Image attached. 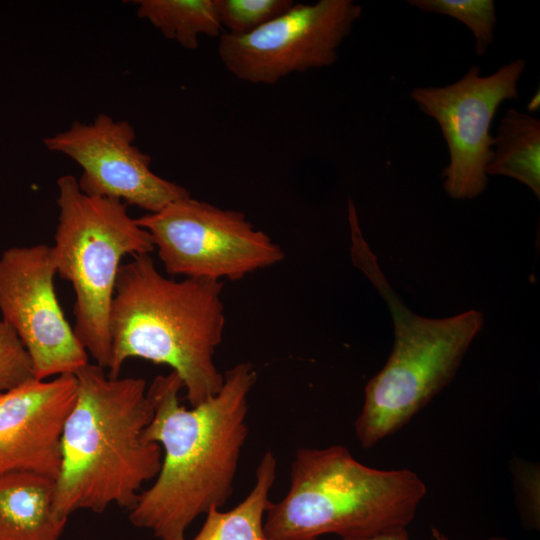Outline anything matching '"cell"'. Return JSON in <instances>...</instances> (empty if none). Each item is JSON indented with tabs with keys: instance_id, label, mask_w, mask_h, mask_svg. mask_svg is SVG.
<instances>
[{
	"instance_id": "obj_1",
	"label": "cell",
	"mask_w": 540,
	"mask_h": 540,
	"mask_svg": "<svg viewBox=\"0 0 540 540\" xmlns=\"http://www.w3.org/2000/svg\"><path fill=\"white\" fill-rule=\"evenodd\" d=\"M256 379L251 363L236 364L224 373L215 396L187 408L175 372L154 378L147 389L153 415L144 438L160 445L162 461L129 510L131 524L158 540H185L199 516L225 505L249 433L248 400Z\"/></svg>"
},
{
	"instance_id": "obj_2",
	"label": "cell",
	"mask_w": 540,
	"mask_h": 540,
	"mask_svg": "<svg viewBox=\"0 0 540 540\" xmlns=\"http://www.w3.org/2000/svg\"><path fill=\"white\" fill-rule=\"evenodd\" d=\"M105 370L88 363L75 373L77 395L62 430L53 499L63 519L111 505L131 510L160 470L161 447L144 438L153 415L146 381Z\"/></svg>"
},
{
	"instance_id": "obj_3",
	"label": "cell",
	"mask_w": 540,
	"mask_h": 540,
	"mask_svg": "<svg viewBox=\"0 0 540 540\" xmlns=\"http://www.w3.org/2000/svg\"><path fill=\"white\" fill-rule=\"evenodd\" d=\"M223 283L164 276L150 254L121 265L109 316L110 377L140 358L169 366L190 406L215 396L224 382L214 361L225 328Z\"/></svg>"
},
{
	"instance_id": "obj_4",
	"label": "cell",
	"mask_w": 540,
	"mask_h": 540,
	"mask_svg": "<svg viewBox=\"0 0 540 540\" xmlns=\"http://www.w3.org/2000/svg\"><path fill=\"white\" fill-rule=\"evenodd\" d=\"M426 492L415 472L364 465L345 446L300 447L291 462L289 490L270 501L264 530L270 540H314L404 529Z\"/></svg>"
},
{
	"instance_id": "obj_5",
	"label": "cell",
	"mask_w": 540,
	"mask_h": 540,
	"mask_svg": "<svg viewBox=\"0 0 540 540\" xmlns=\"http://www.w3.org/2000/svg\"><path fill=\"white\" fill-rule=\"evenodd\" d=\"M348 220L353 261L384 298L394 325L391 354L367 383L354 423L360 445L371 448L407 424L450 383L484 318L476 310L441 319L414 314L381 272L357 214L350 213Z\"/></svg>"
},
{
	"instance_id": "obj_6",
	"label": "cell",
	"mask_w": 540,
	"mask_h": 540,
	"mask_svg": "<svg viewBox=\"0 0 540 540\" xmlns=\"http://www.w3.org/2000/svg\"><path fill=\"white\" fill-rule=\"evenodd\" d=\"M58 224L52 261L75 294L74 332L95 363L111 361L109 316L121 261L126 255L150 254L152 238L117 199L83 193L72 175L57 180Z\"/></svg>"
},
{
	"instance_id": "obj_7",
	"label": "cell",
	"mask_w": 540,
	"mask_h": 540,
	"mask_svg": "<svg viewBox=\"0 0 540 540\" xmlns=\"http://www.w3.org/2000/svg\"><path fill=\"white\" fill-rule=\"evenodd\" d=\"M165 271L183 278L239 280L281 262L284 251L239 211L191 196L136 219Z\"/></svg>"
},
{
	"instance_id": "obj_8",
	"label": "cell",
	"mask_w": 540,
	"mask_h": 540,
	"mask_svg": "<svg viewBox=\"0 0 540 540\" xmlns=\"http://www.w3.org/2000/svg\"><path fill=\"white\" fill-rule=\"evenodd\" d=\"M361 15V5L352 0L294 3L250 34H221L218 55L236 78L273 85L292 73L334 64Z\"/></svg>"
},
{
	"instance_id": "obj_9",
	"label": "cell",
	"mask_w": 540,
	"mask_h": 540,
	"mask_svg": "<svg viewBox=\"0 0 540 540\" xmlns=\"http://www.w3.org/2000/svg\"><path fill=\"white\" fill-rule=\"evenodd\" d=\"M525 65L516 59L489 76L474 65L452 84L412 90V99L438 123L446 141L450 161L441 176L450 197L471 199L485 190L494 146L492 120L503 101L517 97Z\"/></svg>"
},
{
	"instance_id": "obj_10",
	"label": "cell",
	"mask_w": 540,
	"mask_h": 540,
	"mask_svg": "<svg viewBox=\"0 0 540 540\" xmlns=\"http://www.w3.org/2000/svg\"><path fill=\"white\" fill-rule=\"evenodd\" d=\"M55 275L46 244L14 246L0 256L1 317L25 346L37 380L75 374L89 363L60 306Z\"/></svg>"
},
{
	"instance_id": "obj_11",
	"label": "cell",
	"mask_w": 540,
	"mask_h": 540,
	"mask_svg": "<svg viewBox=\"0 0 540 540\" xmlns=\"http://www.w3.org/2000/svg\"><path fill=\"white\" fill-rule=\"evenodd\" d=\"M135 137L128 121L100 114L91 123L74 122L43 143L81 167L78 185L87 195L117 199L148 213L189 197L186 188L151 170V157L134 144Z\"/></svg>"
},
{
	"instance_id": "obj_12",
	"label": "cell",
	"mask_w": 540,
	"mask_h": 540,
	"mask_svg": "<svg viewBox=\"0 0 540 540\" xmlns=\"http://www.w3.org/2000/svg\"><path fill=\"white\" fill-rule=\"evenodd\" d=\"M77 395L75 374L31 380L0 394V474L56 479L64 422Z\"/></svg>"
},
{
	"instance_id": "obj_13",
	"label": "cell",
	"mask_w": 540,
	"mask_h": 540,
	"mask_svg": "<svg viewBox=\"0 0 540 540\" xmlns=\"http://www.w3.org/2000/svg\"><path fill=\"white\" fill-rule=\"evenodd\" d=\"M54 488L39 473L0 474V540H60L68 520L54 511Z\"/></svg>"
},
{
	"instance_id": "obj_14",
	"label": "cell",
	"mask_w": 540,
	"mask_h": 540,
	"mask_svg": "<svg viewBox=\"0 0 540 540\" xmlns=\"http://www.w3.org/2000/svg\"><path fill=\"white\" fill-rule=\"evenodd\" d=\"M276 471V457L268 450L255 469V481L246 497L230 510L210 509L197 534L185 540H270L264 518Z\"/></svg>"
},
{
	"instance_id": "obj_15",
	"label": "cell",
	"mask_w": 540,
	"mask_h": 540,
	"mask_svg": "<svg viewBox=\"0 0 540 540\" xmlns=\"http://www.w3.org/2000/svg\"><path fill=\"white\" fill-rule=\"evenodd\" d=\"M486 175H503L540 196V121L516 109L501 118Z\"/></svg>"
},
{
	"instance_id": "obj_16",
	"label": "cell",
	"mask_w": 540,
	"mask_h": 540,
	"mask_svg": "<svg viewBox=\"0 0 540 540\" xmlns=\"http://www.w3.org/2000/svg\"><path fill=\"white\" fill-rule=\"evenodd\" d=\"M137 15L162 35L186 49L199 46V37L221 35L214 0H138Z\"/></svg>"
},
{
	"instance_id": "obj_17",
	"label": "cell",
	"mask_w": 540,
	"mask_h": 540,
	"mask_svg": "<svg viewBox=\"0 0 540 540\" xmlns=\"http://www.w3.org/2000/svg\"><path fill=\"white\" fill-rule=\"evenodd\" d=\"M408 3L422 11L450 16L465 24L475 37L477 55H484L493 43L496 12L492 0H409Z\"/></svg>"
},
{
	"instance_id": "obj_18",
	"label": "cell",
	"mask_w": 540,
	"mask_h": 540,
	"mask_svg": "<svg viewBox=\"0 0 540 540\" xmlns=\"http://www.w3.org/2000/svg\"><path fill=\"white\" fill-rule=\"evenodd\" d=\"M216 14L227 34L244 36L289 10L292 0H214Z\"/></svg>"
},
{
	"instance_id": "obj_19",
	"label": "cell",
	"mask_w": 540,
	"mask_h": 540,
	"mask_svg": "<svg viewBox=\"0 0 540 540\" xmlns=\"http://www.w3.org/2000/svg\"><path fill=\"white\" fill-rule=\"evenodd\" d=\"M31 358L15 330L0 318V394L34 380Z\"/></svg>"
},
{
	"instance_id": "obj_20",
	"label": "cell",
	"mask_w": 540,
	"mask_h": 540,
	"mask_svg": "<svg viewBox=\"0 0 540 540\" xmlns=\"http://www.w3.org/2000/svg\"><path fill=\"white\" fill-rule=\"evenodd\" d=\"M432 536L434 540H449L445 534H443L437 528H431ZM319 540V539H314ZM341 540H410L407 529H397L377 534H372L362 537L345 538Z\"/></svg>"
},
{
	"instance_id": "obj_21",
	"label": "cell",
	"mask_w": 540,
	"mask_h": 540,
	"mask_svg": "<svg viewBox=\"0 0 540 540\" xmlns=\"http://www.w3.org/2000/svg\"><path fill=\"white\" fill-rule=\"evenodd\" d=\"M487 540H509V539H507V538H505L503 536H494V537H491V538H489Z\"/></svg>"
}]
</instances>
